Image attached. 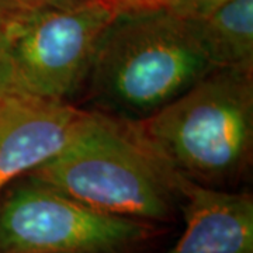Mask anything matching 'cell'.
<instances>
[{
	"label": "cell",
	"instance_id": "cell-1",
	"mask_svg": "<svg viewBox=\"0 0 253 253\" xmlns=\"http://www.w3.org/2000/svg\"><path fill=\"white\" fill-rule=\"evenodd\" d=\"M211 69L189 20L166 9L120 13L100 36L83 90L93 111L141 121Z\"/></svg>",
	"mask_w": 253,
	"mask_h": 253
},
{
	"label": "cell",
	"instance_id": "cell-2",
	"mask_svg": "<svg viewBox=\"0 0 253 253\" xmlns=\"http://www.w3.org/2000/svg\"><path fill=\"white\" fill-rule=\"evenodd\" d=\"M26 176L97 211L154 224L172 221L183 201L181 177L135 124L93 110L59 154Z\"/></svg>",
	"mask_w": 253,
	"mask_h": 253
},
{
	"label": "cell",
	"instance_id": "cell-3",
	"mask_svg": "<svg viewBox=\"0 0 253 253\" xmlns=\"http://www.w3.org/2000/svg\"><path fill=\"white\" fill-rule=\"evenodd\" d=\"M173 172L224 189L244 176L253 152V69L214 68L152 116L132 121Z\"/></svg>",
	"mask_w": 253,
	"mask_h": 253
},
{
	"label": "cell",
	"instance_id": "cell-4",
	"mask_svg": "<svg viewBox=\"0 0 253 253\" xmlns=\"http://www.w3.org/2000/svg\"><path fill=\"white\" fill-rule=\"evenodd\" d=\"M114 16L107 0L0 10V93L68 103L83 90L97 41Z\"/></svg>",
	"mask_w": 253,
	"mask_h": 253
},
{
	"label": "cell",
	"instance_id": "cell-5",
	"mask_svg": "<svg viewBox=\"0 0 253 253\" xmlns=\"http://www.w3.org/2000/svg\"><path fill=\"white\" fill-rule=\"evenodd\" d=\"M154 222L118 217L30 176L0 193V253H142Z\"/></svg>",
	"mask_w": 253,
	"mask_h": 253
},
{
	"label": "cell",
	"instance_id": "cell-6",
	"mask_svg": "<svg viewBox=\"0 0 253 253\" xmlns=\"http://www.w3.org/2000/svg\"><path fill=\"white\" fill-rule=\"evenodd\" d=\"M90 116L65 101L0 93V193L59 154Z\"/></svg>",
	"mask_w": 253,
	"mask_h": 253
},
{
	"label": "cell",
	"instance_id": "cell-7",
	"mask_svg": "<svg viewBox=\"0 0 253 253\" xmlns=\"http://www.w3.org/2000/svg\"><path fill=\"white\" fill-rule=\"evenodd\" d=\"M184 231L168 253H253V197L181 177Z\"/></svg>",
	"mask_w": 253,
	"mask_h": 253
},
{
	"label": "cell",
	"instance_id": "cell-8",
	"mask_svg": "<svg viewBox=\"0 0 253 253\" xmlns=\"http://www.w3.org/2000/svg\"><path fill=\"white\" fill-rule=\"evenodd\" d=\"M189 21L214 68L253 69V0H232Z\"/></svg>",
	"mask_w": 253,
	"mask_h": 253
},
{
	"label": "cell",
	"instance_id": "cell-9",
	"mask_svg": "<svg viewBox=\"0 0 253 253\" xmlns=\"http://www.w3.org/2000/svg\"><path fill=\"white\" fill-rule=\"evenodd\" d=\"M232 0H172L165 9L186 20H197L210 16Z\"/></svg>",
	"mask_w": 253,
	"mask_h": 253
},
{
	"label": "cell",
	"instance_id": "cell-10",
	"mask_svg": "<svg viewBox=\"0 0 253 253\" xmlns=\"http://www.w3.org/2000/svg\"><path fill=\"white\" fill-rule=\"evenodd\" d=\"M86 0H0V10L18 11V10H37L48 7H66Z\"/></svg>",
	"mask_w": 253,
	"mask_h": 253
},
{
	"label": "cell",
	"instance_id": "cell-11",
	"mask_svg": "<svg viewBox=\"0 0 253 253\" xmlns=\"http://www.w3.org/2000/svg\"><path fill=\"white\" fill-rule=\"evenodd\" d=\"M110 6L120 13H132V11H144V10L165 9L172 0H107Z\"/></svg>",
	"mask_w": 253,
	"mask_h": 253
}]
</instances>
